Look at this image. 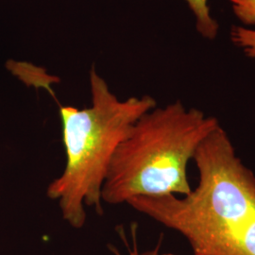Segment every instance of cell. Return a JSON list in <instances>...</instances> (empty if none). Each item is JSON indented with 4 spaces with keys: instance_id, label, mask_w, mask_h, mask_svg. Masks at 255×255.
Here are the masks:
<instances>
[{
    "instance_id": "1",
    "label": "cell",
    "mask_w": 255,
    "mask_h": 255,
    "mask_svg": "<svg viewBox=\"0 0 255 255\" xmlns=\"http://www.w3.org/2000/svg\"><path fill=\"white\" fill-rule=\"evenodd\" d=\"M193 160L200 181L188 195L137 197L127 204L181 234L194 254L255 255V175L221 125L201 142Z\"/></svg>"
},
{
    "instance_id": "2",
    "label": "cell",
    "mask_w": 255,
    "mask_h": 255,
    "mask_svg": "<svg viewBox=\"0 0 255 255\" xmlns=\"http://www.w3.org/2000/svg\"><path fill=\"white\" fill-rule=\"evenodd\" d=\"M90 86V107L60 108L66 162L46 190L50 200L58 201L64 221L75 229L85 224V206L103 214L101 193L113 157L137 120L156 107L149 96L120 101L94 67Z\"/></svg>"
},
{
    "instance_id": "3",
    "label": "cell",
    "mask_w": 255,
    "mask_h": 255,
    "mask_svg": "<svg viewBox=\"0 0 255 255\" xmlns=\"http://www.w3.org/2000/svg\"><path fill=\"white\" fill-rule=\"evenodd\" d=\"M219 120L181 101L148 111L121 142L102 187V202L191 192L187 167Z\"/></svg>"
},
{
    "instance_id": "4",
    "label": "cell",
    "mask_w": 255,
    "mask_h": 255,
    "mask_svg": "<svg viewBox=\"0 0 255 255\" xmlns=\"http://www.w3.org/2000/svg\"><path fill=\"white\" fill-rule=\"evenodd\" d=\"M231 8L239 21L246 26L255 25V0H229ZM231 40L247 57L255 61V29L234 26Z\"/></svg>"
},
{
    "instance_id": "5",
    "label": "cell",
    "mask_w": 255,
    "mask_h": 255,
    "mask_svg": "<svg viewBox=\"0 0 255 255\" xmlns=\"http://www.w3.org/2000/svg\"><path fill=\"white\" fill-rule=\"evenodd\" d=\"M196 19V28L201 37L214 40L219 32V22L211 14L208 0H184Z\"/></svg>"
},
{
    "instance_id": "6",
    "label": "cell",
    "mask_w": 255,
    "mask_h": 255,
    "mask_svg": "<svg viewBox=\"0 0 255 255\" xmlns=\"http://www.w3.org/2000/svg\"><path fill=\"white\" fill-rule=\"evenodd\" d=\"M128 251H129V255H159V246L155 248L154 250H152V251H146L144 253H139L137 250L136 244L134 243L133 248L129 249Z\"/></svg>"
},
{
    "instance_id": "7",
    "label": "cell",
    "mask_w": 255,
    "mask_h": 255,
    "mask_svg": "<svg viewBox=\"0 0 255 255\" xmlns=\"http://www.w3.org/2000/svg\"><path fill=\"white\" fill-rule=\"evenodd\" d=\"M172 255V254H166V255ZM194 255H199V254H194Z\"/></svg>"
}]
</instances>
